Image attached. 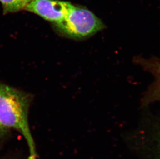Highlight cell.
I'll list each match as a JSON object with an SVG mask.
<instances>
[{
    "label": "cell",
    "mask_w": 160,
    "mask_h": 159,
    "mask_svg": "<svg viewBox=\"0 0 160 159\" xmlns=\"http://www.w3.org/2000/svg\"><path fill=\"white\" fill-rule=\"evenodd\" d=\"M135 63L140 66L144 70L152 75L154 81L148 87L142 99V104H149L160 101V59L156 57L149 59L136 56L134 59Z\"/></svg>",
    "instance_id": "cell-4"
},
{
    "label": "cell",
    "mask_w": 160,
    "mask_h": 159,
    "mask_svg": "<svg viewBox=\"0 0 160 159\" xmlns=\"http://www.w3.org/2000/svg\"><path fill=\"white\" fill-rule=\"evenodd\" d=\"M73 6L69 2L59 0H33L24 10L54 24L63 20Z\"/></svg>",
    "instance_id": "cell-3"
},
{
    "label": "cell",
    "mask_w": 160,
    "mask_h": 159,
    "mask_svg": "<svg viewBox=\"0 0 160 159\" xmlns=\"http://www.w3.org/2000/svg\"><path fill=\"white\" fill-rule=\"evenodd\" d=\"M33 0H0L4 14L17 12L24 10Z\"/></svg>",
    "instance_id": "cell-5"
},
{
    "label": "cell",
    "mask_w": 160,
    "mask_h": 159,
    "mask_svg": "<svg viewBox=\"0 0 160 159\" xmlns=\"http://www.w3.org/2000/svg\"><path fill=\"white\" fill-rule=\"evenodd\" d=\"M54 26L61 34L74 39L88 38L105 27L103 22L92 12L74 5L66 18Z\"/></svg>",
    "instance_id": "cell-2"
},
{
    "label": "cell",
    "mask_w": 160,
    "mask_h": 159,
    "mask_svg": "<svg viewBox=\"0 0 160 159\" xmlns=\"http://www.w3.org/2000/svg\"><path fill=\"white\" fill-rule=\"evenodd\" d=\"M157 149L158 156L159 157V159H160V129L158 132L157 135Z\"/></svg>",
    "instance_id": "cell-6"
},
{
    "label": "cell",
    "mask_w": 160,
    "mask_h": 159,
    "mask_svg": "<svg viewBox=\"0 0 160 159\" xmlns=\"http://www.w3.org/2000/svg\"><path fill=\"white\" fill-rule=\"evenodd\" d=\"M31 102L29 94L0 82V123L6 129L12 128L20 132L29 148V159H36L28 119Z\"/></svg>",
    "instance_id": "cell-1"
},
{
    "label": "cell",
    "mask_w": 160,
    "mask_h": 159,
    "mask_svg": "<svg viewBox=\"0 0 160 159\" xmlns=\"http://www.w3.org/2000/svg\"><path fill=\"white\" fill-rule=\"evenodd\" d=\"M8 129H6L0 123V137H3L8 133Z\"/></svg>",
    "instance_id": "cell-7"
}]
</instances>
